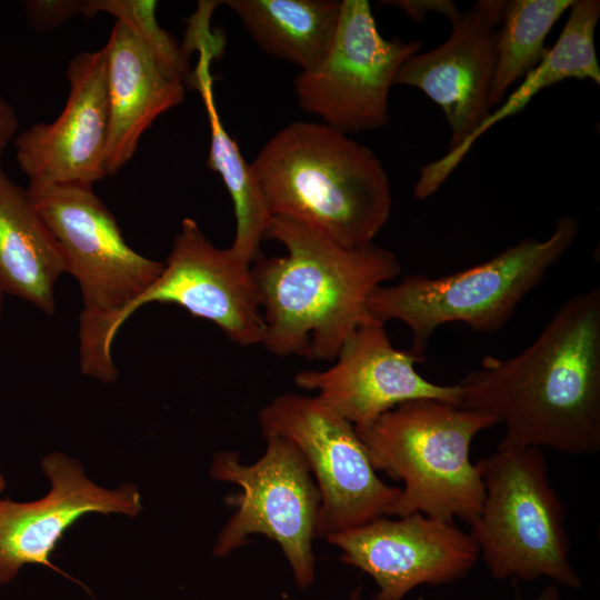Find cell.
Wrapping results in <instances>:
<instances>
[{"label":"cell","instance_id":"cell-1","mask_svg":"<svg viewBox=\"0 0 600 600\" xmlns=\"http://www.w3.org/2000/svg\"><path fill=\"white\" fill-rule=\"evenodd\" d=\"M461 407L504 426L497 448L600 451V287L566 300L520 353L486 356L459 383Z\"/></svg>","mask_w":600,"mask_h":600},{"label":"cell","instance_id":"cell-2","mask_svg":"<svg viewBox=\"0 0 600 600\" xmlns=\"http://www.w3.org/2000/svg\"><path fill=\"white\" fill-rule=\"evenodd\" d=\"M266 238L284 256L251 262L264 320L262 344L274 356L334 360L370 314L376 288L401 272L390 250L369 243L341 246L292 220L272 217Z\"/></svg>","mask_w":600,"mask_h":600},{"label":"cell","instance_id":"cell-3","mask_svg":"<svg viewBox=\"0 0 600 600\" xmlns=\"http://www.w3.org/2000/svg\"><path fill=\"white\" fill-rule=\"evenodd\" d=\"M271 217L349 248L373 242L389 220L387 172L367 146L322 122L280 129L250 163Z\"/></svg>","mask_w":600,"mask_h":600},{"label":"cell","instance_id":"cell-4","mask_svg":"<svg viewBox=\"0 0 600 600\" xmlns=\"http://www.w3.org/2000/svg\"><path fill=\"white\" fill-rule=\"evenodd\" d=\"M30 198L57 240L66 272L79 282L80 368L111 382L116 334L132 304L158 279L163 262L136 252L123 239L116 217L86 184H29Z\"/></svg>","mask_w":600,"mask_h":600},{"label":"cell","instance_id":"cell-5","mask_svg":"<svg viewBox=\"0 0 600 600\" xmlns=\"http://www.w3.org/2000/svg\"><path fill=\"white\" fill-rule=\"evenodd\" d=\"M496 424L482 411L417 399L354 429L374 470L403 484L391 517L420 512L470 524L484 498L480 469L470 458L471 443Z\"/></svg>","mask_w":600,"mask_h":600},{"label":"cell","instance_id":"cell-6","mask_svg":"<svg viewBox=\"0 0 600 600\" xmlns=\"http://www.w3.org/2000/svg\"><path fill=\"white\" fill-rule=\"evenodd\" d=\"M578 232V219L563 216L544 240L522 239L487 261L442 277L412 273L381 284L368 299V312L384 324L404 323L411 332L408 351L423 360L432 336L444 324L461 322L480 333L502 328L571 248Z\"/></svg>","mask_w":600,"mask_h":600},{"label":"cell","instance_id":"cell-7","mask_svg":"<svg viewBox=\"0 0 600 600\" xmlns=\"http://www.w3.org/2000/svg\"><path fill=\"white\" fill-rule=\"evenodd\" d=\"M484 498L469 534L480 558L498 580L554 583L579 589L582 580L570 562L567 510L548 476L539 448H497L477 461Z\"/></svg>","mask_w":600,"mask_h":600},{"label":"cell","instance_id":"cell-8","mask_svg":"<svg viewBox=\"0 0 600 600\" xmlns=\"http://www.w3.org/2000/svg\"><path fill=\"white\" fill-rule=\"evenodd\" d=\"M258 422L264 438H286L302 453L320 496L316 538L391 517L400 488L379 478L353 424L316 396L282 393Z\"/></svg>","mask_w":600,"mask_h":600},{"label":"cell","instance_id":"cell-9","mask_svg":"<svg viewBox=\"0 0 600 600\" xmlns=\"http://www.w3.org/2000/svg\"><path fill=\"white\" fill-rule=\"evenodd\" d=\"M263 454L241 462L238 451L217 452L210 466L213 480L239 486L238 509L223 526L213 554L223 557L262 534L281 548L300 589L314 580L316 538L320 496L299 449L282 437H267Z\"/></svg>","mask_w":600,"mask_h":600},{"label":"cell","instance_id":"cell-10","mask_svg":"<svg viewBox=\"0 0 600 600\" xmlns=\"http://www.w3.org/2000/svg\"><path fill=\"white\" fill-rule=\"evenodd\" d=\"M421 41L383 38L367 0H342L337 31L322 62L294 79L299 106L346 134L383 128L401 64Z\"/></svg>","mask_w":600,"mask_h":600},{"label":"cell","instance_id":"cell-11","mask_svg":"<svg viewBox=\"0 0 600 600\" xmlns=\"http://www.w3.org/2000/svg\"><path fill=\"white\" fill-rule=\"evenodd\" d=\"M327 541L341 550L343 563L374 580L378 592L373 600H402L422 584L453 583L480 559L469 532L454 521L420 512L397 519L379 517Z\"/></svg>","mask_w":600,"mask_h":600},{"label":"cell","instance_id":"cell-12","mask_svg":"<svg viewBox=\"0 0 600 600\" xmlns=\"http://www.w3.org/2000/svg\"><path fill=\"white\" fill-rule=\"evenodd\" d=\"M151 302L180 306L239 346L262 344L264 320L251 262L231 248L216 247L191 218L182 220L160 276L129 317Z\"/></svg>","mask_w":600,"mask_h":600},{"label":"cell","instance_id":"cell-13","mask_svg":"<svg viewBox=\"0 0 600 600\" xmlns=\"http://www.w3.org/2000/svg\"><path fill=\"white\" fill-rule=\"evenodd\" d=\"M421 359L396 349L384 323L371 316L346 340L334 363L304 370L296 384L353 424L368 426L394 407L417 399H438L461 406L458 384H437L417 370Z\"/></svg>","mask_w":600,"mask_h":600},{"label":"cell","instance_id":"cell-14","mask_svg":"<svg viewBox=\"0 0 600 600\" xmlns=\"http://www.w3.org/2000/svg\"><path fill=\"white\" fill-rule=\"evenodd\" d=\"M67 79L70 91L60 116L50 123L29 127L13 142L29 184L93 187L107 176L109 108L103 49L71 59Z\"/></svg>","mask_w":600,"mask_h":600},{"label":"cell","instance_id":"cell-15","mask_svg":"<svg viewBox=\"0 0 600 600\" xmlns=\"http://www.w3.org/2000/svg\"><path fill=\"white\" fill-rule=\"evenodd\" d=\"M504 0H479L451 23L439 47L409 57L393 84L420 89L443 111L451 129L449 151L469 138L490 114L489 92Z\"/></svg>","mask_w":600,"mask_h":600},{"label":"cell","instance_id":"cell-16","mask_svg":"<svg viewBox=\"0 0 600 600\" xmlns=\"http://www.w3.org/2000/svg\"><path fill=\"white\" fill-rule=\"evenodd\" d=\"M50 491L32 502L0 500V583L12 581L26 564L50 568V554L63 532L87 513L137 516L141 497L134 484L117 489L96 484L81 464L62 452L41 461Z\"/></svg>","mask_w":600,"mask_h":600},{"label":"cell","instance_id":"cell-17","mask_svg":"<svg viewBox=\"0 0 600 600\" xmlns=\"http://www.w3.org/2000/svg\"><path fill=\"white\" fill-rule=\"evenodd\" d=\"M102 49L109 108L106 170L111 176L131 160L152 122L182 103L184 86L122 21L117 20Z\"/></svg>","mask_w":600,"mask_h":600},{"label":"cell","instance_id":"cell-18","mask_svg":"<svg viewBox=\"0 0 600 600\" xmlns=\"http://www.w3.org/2000/svg\"><path fill=\"white\" fill-rule=\"evenodd\" d=\"M567 22L551 49L540 63L480 127L456 149L424 164L413 188V196L423 200L441 187L460 164L473 143L501 120L520 112L543 89L566 79H589L600 84V68L594 47V32L600 18V1L573 0Z\"/></svg>","mask_w":600,"mask_h":600},{"label":"cell","instance_id":"cell-19","mask_svg":"<svg viewBox=\"0 0 600 600\" xmlns=\"http://www.w3.org/2000/svg\"><path fill=\"white\" fill-rule=\"evenodd\" d=\"M66 264L53 234L27 189L0 164V289L48 314L54 304V284Z\"/></svg>","mask_w":600,"mask_h":600},{"label":"cell","instance_id":"cell-20","mask_svg":"<svg viewBox=\"0 0 600 600\" xmlns=\"http://www.w3.org/2000/svg\"><path fill=\"white\" fill-rule=\"evenodd\" d=\"M254 42L268 54L301 71L316 69L333 41L338 0H228Z\"/></svg>","mask_w":600,"mask_h":600},{"label":"cell","instance_id":"cell-21","mask_svg":"<svg viewBox=\"0 0 600 600\" xmlns=\"http://www.w3.org/2000/svg\"><path fill=\"white\" fill-rule=\"evenodd\" d=\"M199 59L189 76L201 94L210 127V149L207 164L218 172L231 197L234 208L236 233L231 249L252 262L261 254L260 244L271 221L260 186L234 139L226 131L213 96L210 64L219 48L208 41L196 44Z\"/></svg>","mask_w":600,"mask_h":600},{"label":"cell","instance_id":"cell-22","mask_svg":"<svg viewBox=\"0 0 600 600\" xmlns=\"http://www.w3.org/2000/svg\"><path fill=\"white\" fill-rule=\"evenodd\" d=\"M573 0L506 1L497 42V63L489 104H498L506 91L536 68L548 49L544 40Z\"/></svg>","mask_w":600,"mask_h":600},{"label":"cell","instance_id":"cell-23","mask_svg":"<svg viewBox=\"0 0 600 600\" xmlns=\"http://www.w3.org/2000/svg\"><path fill=\"white\" fill-rule=\"evenodd\" d=\"M157 6L158 2L151 0H89L87 17L100 11L114 16L132 29L167 69L184 80L189 70L186 50L159 27L156 19Z\"/></svg>","mask_w":600,"mask_h":600},{"label":"cell","instance_id":"cell-24","mask_svg":"<svg viewBox=\"0 0 600 600\" xmlns=\"http://www.w3.org/2000/svg\"><path fill=\"white\" fill-rule=\"evenodd\" d=\"M29 23L39 32L51 30L77 14H87V1L31 0L24 1Z\"/></svg>","mask_w":600,"mask_h":600},{"label":"cell","instance_id":"cell-25","mask_svg":"<svg viewBox=\"0 0 600 600\" xmlns=\"http://www.w3.org/2000/svg\"><path fill=\"white\" fill-rule=\"evenodd\" d=\"M392 7L402 9L414 21H423L428 12H439L446 16L449 21L453 20L459 13V9L454 2L449 0H397L386 1Z\"/></svg>","mask_w":600,"mask_h":600},{"label":"cell","instance_id":"cell-26","mask_svg":"<svg viewBox=\"0 0 600 600\" xmlns=\"http://www.w3.org/2000/svg\"><path fill=\"white\" fill-rule=\"evenodd\" d=\"M18 119L12 106L0 94V156L12 140Z\"/></svg>","mask_w":600,"mask_h":600},{"label":"cell","instance_id":"cell-27","mask_svg":"<svg viewBox=\"0 0 600 600\" xmlns=\"http://www.w3.org/2000/svg\"><path fill=\"white\" fill-rule=\"evenodd\" d=\"M533 600H561V596L557 586L549 584Z\"/></svg>","mask_w":600,"mask_h":600},{"label":"cell","instance_id":"cell-28","mask_svg":"<svg viewBox=\"0 0 600 600\" xmlns=\"http://www.w3.org/2000/svg\"><path fill=\"white\" fill-rule=\"evenodd\" d=\"M3 489H4V479H3L2 474L0 473V500L2 499L1 498V492H2Z\"/></svg>","mask_w":600,"mask_h":600},{"label":"cell","instance_id":"cell-29","mask_svg":"<svg viewBox=\"0 0 600 600\" xmlns=\"http://www.w3.org/2000/svg\"><path fill=\"white\" fill-rule=\"evenodd\" d=\"M2 304H3V292L0 289V316H1V311H2Z\"/></svg>","mask_w":600,"mask_h":600}]
</instances>
